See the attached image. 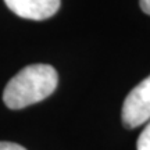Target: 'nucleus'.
Returning a JSON list of instances; mask_svg holds the SVG:
<instances>
[{
	"mask_svg": "<svg viewBox=\"0 0 150 150\" xmlns=\"http://www.w3.org/2000/svg\"><path fill=\"white\" fill-rule=\"evenodd\" d=\"M4 3L18 17L33 21L47 20L60 8V0H4Z\"/></svg>",
	"mask_w": 150,
	"mask_h": 150,
	"instance_id": "3",
	"label": "nucleus"
},
{
	"mask_svg": "<svg viewBox=\"0 0 150 150\" xmlns=\"http://www.w3.org/2000/svg\"><path fill=\"white\" fill-rule=\"evenodd\" d=\"M0 150H27L24 146L13 142H0Z\"/></svg>",
	"mask_w": 150,
	"mask_h": 150,
	"instance_id": "5",
	"label": "nucleus"
},
{
	"mask_svg": "<svg viewBox=\"0 0 150 150\" xmlns=\"http://www.w3.org/2000/svg\"><path fill=\"white\" fill-rule=\"evenodd\" d=\"M136 147H138V150H150V120L145 127V129L142 131V134L139 135Z\"/></svg>",
	"mask_w": 150,
	"mask_h": 150,
	"instance_id": "4",
	"label": "nucleus"
},
{
	"mask_svg": "<svg viewBox=\"0 0 150 150\" xmlns=\"http://www.w3.org/2000/svg\"><path fill=\"white\" fill-rule=\"evenodd\" d=\"M121 118L125 128L134 129L150 120V75L125 97Z\"/></svg>",
	"mask_w": 150,
	"mask_h": 150,
	"instance_id": "2",
	"label": "nucleus"
},
{
	"mask_svg": "<svg viewBox=\"0 0 150 150\" xmlns=\"http://www.w3.org/2000/svg\"><path fill=\"white\" fill-rule=\"evenodd\" d=\"M57 71L49 64H32L16 74L3 92L4 104L11 110H21L49 97L57 88Z\"/></svg>",
	"mask_w": 150,
	"mask_h": 150,
	"instance_id": "1",
	"label": "nucleus"
},
{
	"mask_svg": "<svg viewBox=\"0 0 150 150\" xmlns=\"http://www.w3.org/2000/svg\"><path fill=\"white\" fill-rule=\"evenodd\" d=\"M139 4L142 11L147 16H150V0H139Z\"/></svg>",
	"mask_w": 150,
	"mask_h": 150,
	"instance_id": "6",
	"label": "nucleus"
}]
</instances>
